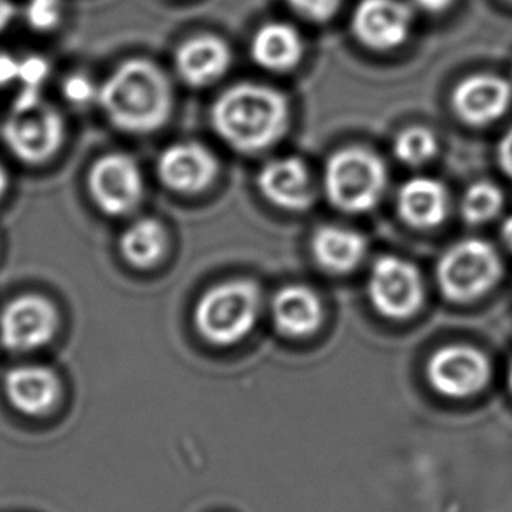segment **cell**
I'll use <instances>...</instances> for the list:
<instances>
[{"mask_svg":"<svg viewBox=\"0 0 512 512\" xmlns=\"http://www.w3.org/2000/svg\"><path fill=\"white\" fill-rule=\"evenodd\" d=\"M98 102L119 130L154 132L167 123L172 112V84L160 65L147 58H132L105 79Z\"/></svg>","mask_w":512,"mask_h":512,"instance_id":"1","label":"cell"},{"mask_svg":"<svg viewBox=\"0 0 512 512\" xmlns=\"http://www.w3.org/2000/svg\"><path fill=\"white\" fill-rule=\"evenodd\" d=\"M212 123L229 146L257 153L282 139L289 125V102L266 84H235L215 100Z\"/></svg>","mask_w":512,"mask_h":512,"instance_id":"2","label":"cell"},{"mask_svg":"<svg viewBox=\"0 0 512 512\" xmlns=\"http://www.w3.org/2000/svg\"><path fill=\"white\" fill-rule=\"evenodd\" d=\"M506 264L499 249L483 238H464L444 250L436 266V280L444 298L455 305H471L499 287Z\"/></svg>","mask_w":512,"mask_h":512,"instance_id":"3","label":"cell"},{"mask_svg":"<svg viewBox=\"0 0 512 512\" xmlns=\"http://www.w3.org/2000/svg\"><path fill=\"white\" fill-rule=\"evenodd\" d=\"M63 135L65 125L60 112L34 90L21 91L2 123L7 149L28 165L51 160L62 146Z\"/></svg>","mask_w":512,"mask_h":512,"instance_id":"4","label":"cell"},{"mask_svg":"<svg viewBox=\"0 0 512 512\" xmlns=\"http://www.w3.org/2000/svg\"><path fill=\"white\" fill-rule=\"evenodd\" d=\"M259 305L261 294L254 282L231 280L215 285L196 306V329L214 345H233L252 331Z\"/></svg>","mask_w":512,"mask_h":512,"instance_id":"5","label":"cell"},{"mask_svg":"<svg viewBox=\"0 0 512 512\" xmlns=\"http://www.w3.org/2000/svg\"><path fill=\"white\" fill-rule=\"evenodd\" d=\"M387 177L380 156L364 147H346L327 161V196L334 207L345 212H366L378 205Z\"/></svg>","mask_w":512,"mask_h":512,"instance_id":"6","label":"cell"},{"mask_svg":"<svg viewBox=\"0 0 512 512\" xmlns=\"http://www.w3.org/2000/svg\"><path fill=\"white\" fill-rule=\"evenodd\" d=\"M425 376L434 392L464 401L483 394L493 378L492 359L478 346L450 343L430 355Z\"/></svg>","mask_w":512,"mask_h":512,"instance_id":"7","label":"cell"},{"mask_svg":"<svg viewBox=\"0 0 512 512\" xmlns=\"http://www.w3.org/2000/svg\"><path fill=\"white\" fill-rule=\"evenodd\" d=\"M367 291L374 308L387 319H411L425 303L422 273L402 257L376 259L369 273Z\"/></svg>","mask_w":512,"mask_h":512,"instance_id":"8","label":"cell"},{"mask_svg":"<svg viewBox=\"0 0 512 512\" xmlns=\"http://www.w3.org/2000/svg\"><path fill=\"white\" fill-rule=\"evenodd\" d=\"M56 306L39 294L11 299L0 312V346L11 353H30L51 343L58 333Z\"/></svg>","mask_w":512,"mask_h":512,"instance_id":"9","label":"cell"},{"mask_svg":"<svg viewBox=\"0 0 512 512\" xmlns=\"http://www.w3.org/2000/svg\"><path fill=\"white\" fill-rule=\"evenodd\" d=\"M350 25L362 48L390 53L411 39L415 9L408 0H360L353 9Z\"/></svg>","mask_w":512,"mask_h":512,"instance_id":"10","label":"cell"},{"mask_svg":"<svg viewBox=\"0 0 512 512\" xmlns=\"http://www.w3.org/2000/svg\"><path fill=\"white\" fill-rule=\"evenodd\" d=\"M450 105L460 123L486 128L504 118L511 109L512 81L493 72H474L455 84Z\"/></svg>","mask_w":512,"mask_h":512,"instance_id":"11","label":"cell"},{"mask_svg":"<svg viewBox=\"0 0 512 512\" xmlns=\"http://www.w3.org/2000/svg\"><path fill=\"white\" fill-rule=\"evenodd\" d=\"M88 186L97 207L109 215L132 212L142 198V175L126 154H107L91 167Z\"/></svg>","mask_w":512,"mask_h":512,"instance_id":"12","label":"cell"},{"mask_svg":"<svg viewBox=\"0 0 512 512\" xmlns=\"http://www.w3.org/2000/svg\"><path fill=\"white\" fill-rule=\"evenodd\" d=\"M4 395L21 415H48L62 394V383L51 367L39 364L11 367L4 376Z\"/></svg>","mask_w":512,"mask_h":512,"instance_id":"13","label":"cell"},{"mask_svg":"<svg viewBox=\"0 0 512 512\" xmlns=\"http://www.w3.org/2000/svg\"><path fill=\"white\" fill-rule=\"evenodd\" d=\"M173 63L184 83L205 88L226 76L233 63V53L219 35H193L177 48Z\"/></svg>","mask_w":512,"mask_h":512,"instance_id":"14","label":"cell"},{"mask_svg":"<svg viewBox=\"0 0 512 512\" xmlns=\"http://www.w3.org/2000/svg\"><path fill=\"white\" fill-rule=\"evenodd\" d=\"M158 173L163 184L173 191L198 193L215 179L217 161L201 144H175L161 154Z\"/></svg>","mask_w":512,"mask_h":512,"instance_id":"15","label":"cell"},{"mask_svg":"<svg viewBox=\"0 0 512 512\" xmlns=\"http://www.w3.org/2000/svg\"><path fill=\"white\" fill-rule=\"evenodd\" d=\"M397 208L411 228L436 229L450 217L451 194L441 180L413 177L399 189Z\"/></svg>","mask_w":512,"mask_h":512,"instance_id":"16","label":"cell"},{"mask_svg":"<svg viewBox=\"0 0 512 512\" xmlns=\"http://www.w3.org/2000/svg\"><path fill=\"white\" fill-rule=\"evenodd\" d=\"M305 39L298 28L284 21H270L250 41V56L257 67L285 74L296 69L305 56Z\"/></svg>","mask_w":512,"mask_h":512,"instance_id":"17","label":"cell"},{"mask_svg":"<svg viewBox=\"0 0 512 512\" xmlns=\"http://www.w3.org/2000/svg\"><path fill=\"white\" fill-rule=\"evenodd\" d=\"M261 193L285 210H305L315 198L312 175L298 158H284L268 163L259 173Z\"/></svg>","mask_w":512,"mask_h":512,"instance_id":"18","label":"cell"},{"mask_svg":"<svg viewBox=\"0 0 512 512\" xmlns=\"http://www.w3.org/2000/svg\"><path fill=\"white\" fill-rule=\"evenodd\" d=\"M271 310L278 331L291 338L310 336L324 319L319 296L303 285H289L278 291Z\"/></svg>","mask_w":512,"mask_h":512,"instance_id":"19","label":"cell"},{"mask_svg":"<svg viewBox=\"0 0 512 512\" xmlns=\"http://www.w3.org/2000/svg\"><path fill=\"white\" fill-rule=\"evenodd\" d=\"M366 249L364 236L353 229L324 226L313 235V256L329 273H348L357 268Z\"/></svg>","mask_w":512,"mask_h":512,"instance_id":"20","label":"cell"},{"mask_svg":"<svg viewBox=\"0 0 512 512\" xmlns=\"http://www.w3.org/2000/svg\"><path fill=\"white\" fill-rule=\"evenodd\" d=\"M167 245V231L153 219H140L132 224L119 242L126 261L137 268H149L158 263Z\"/></svg>","mask_w":512,"mask_h":512,"instance_id":"21","label":"cell"},{"mask_svg":"<svg viewBox=\"0 0 512 512\" xmlns=\"http://www.w3.org/2000/svg\"><path fill=\"white\" fill-rule=\"evenodd\" d=\"M506 208L504 189L492 180H478L464 191L460 215L469 226H485L497 221Z\"/></svg>","mask_w":512,"mask_h":512,"instance_id":"22","label":"cell"},{"mask_svg":"<svg viewBox=\"0 0 512 512\" xmlns=\"http://www.w3.org/2000/svg\"><path fill=\"white\" fill-rule=\"evenodd\" d=\"M394 153L408 167H423L439 153V139L427 126H409L397 135Z\"/></svg>","mask_w":512,"mask_h":512,"instance_id":"23","label":"cell"},{"mask_svg":"<svg viewBox=\"0 0 512 512\" xmlns=\"http://www.w3.org/2000/svg\"><path fill=\"white\" fill-rule=\"evenodd\" d=\"M65 16L63 0H27L20 7V18L35 34H51L62 25Z\"/></svg>","mask_w":512,"mask_h":512,"instance_id":"24","label":"cell"},{"mask_svg":"<svg viewBox=\"0 0 512 512\" xmlns=\"http://www.w3.org/2000/svg\"><path fill=\"white\" fill-rule=\"evenodd\" d=\"M292 13L310 23H327L340 13L343 0H285Z\"/></svg>","mask_w":512,"mask_h":512,"instance_id":"25","label":"cell"},{"mask_svg":"<svg viewBox=\"0 0 512 512\" xmlns=\"http://www.w3.org/2000/svg\"><path fill=\"white\" fill-rule=\"evenodd\" d=\"M98 91L100 88H97L90 77L84 74H72L63 81V95L70 104L79 105V107L98 100Z\"/></svg>","mask_w":512,"mask_h":512,"instance_id":"26","label":"cell"},{"mask_svg":"<svg viewBox=\"0 0 512 512\" xmlns=\"http://www.w3.org/2000/svg\"><path fill=\"white\" fill-rule=\"evenodd\" d=\"M49 76V65L42 56H27L21 58L18 67V81L23 83V90H41Z\"/></svg>","mask_w":512,"mask_h":512,"instance_id":"27","label":"cell"},{"mask_svg":"<svg viewBox=\"0 0 512 512\" xmlns=\"http://www.w3.org/2000/svg\"><path fill=\"white\" fill-rule=\"evenodd\" d=\"M409 6L427 16H443L450 13L458 0H408Z\"/></svg>","mask_w":512,"mask_h":512,"instance_id":"28","label":"cell"},{"mask_svg":"<svg viewBox=\"0 0 512 512\" xmlns=\"http://www.w3.org/2000/svg\"><path fill=\"white\" fill-rule=\"evenodd\" d=\"M497 165L507 179L512 180V126L497 144Z\"/></svg>","mask_w":512,"mask_h":512,"instance_id":"29","label":"cell"},{"mask_svg":"<svg viewBox=\"0 0 512 512\" xmlns=\"http://www.w3.org/2000/svg\"><path fill=\"white\" fill-rule=\"evenodd\" d=\"M18 67L20 60L16 56L0 51V88L18 81Z\"/></svg>","mask_w":512,"mask_h":512,"instance_id":"30","label":"cell"},{"mask_svg":"<svg viewBox=\"0 0 512 512\" xmlns=\"http://www.w3.org/2000/svg\"><path fill=\"white\" fill-rule=\"evenodd\" d=\"M18 18H20V7L16 6V2L0 0V35L6 34Z\"/></svg>","mask_w":512,"mask_h":512,"instance_id":"31","label":"cell"},{"mask_svg":"<svg viewBox=\"0 0 512 512\" xmlns=\"http://www.w3.org/2000/svg\"><path fill=\"white\" fill-rule=\"evenodd\" d=\"M500 238L506 245L507 249L512 252V214L504 219L502 226H500Z\"/></svg>","mask_w":512,"mask_h":512,"instance_id":"32","label":"cell"},{"mask_svg":"<svg viewBox=\"0 0 512 512\" xmlns=\"http://www.w3.org/2000/svg\"><path fill=\"white\" fill-rule=\"evenodd\" d=\"M9 177H7L6 168L0 163V198L6 194Z\"/></svg>","mask_w":512,"mask_h":512,"instance_id":"33","label":"cell"},{"mask_svg":"<svg viewBox=\"0 0 512 512\" xmlns=\"http://www.w3.org/2000/svg\"><path fill=\"white\" fill-rule=\"evenodd\" d=\"M507 387H509V392L512 395V359L509 362V369H507Z\"/></svg>","mask_w":512,"mask_h":512,"instance_id":"34","label":"cell"},{"mask_svg":"<svg viewBox=\"0 0 512 512\" xmlns=\"http://www.w3.org/2000/svg\"><path fill=\"white\" fill-rule=\"evenodd\" d=\"M502 2H506V4H509V6H512V0H502Z\"/></svg>","mask_w":512,"mask_h":512,"instance_id":"35","label":"cell"},{"mask_svg":"<svg viewBox=\"0 0 512 512\" xmlns=\"http://www.w3.org/2000/svg\"><path fill=\"white\" fill-rule=\"evenodd\" d=\"M511 81H512V69H511Z\"/></svg>","mask_w":512,"mask_h":512,"instance_id":"36","label":"cell"}]
</instances>
